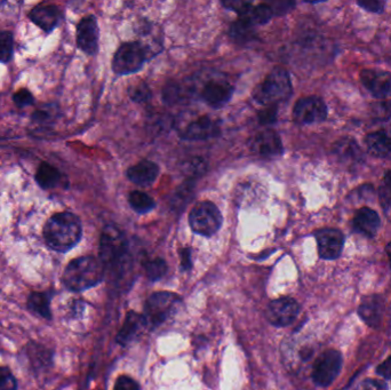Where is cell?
I'll list each match as a JSON object with an SVG mask.
<instances>
[{
	"label": "cell",
	"instance_id": "obj_1",
	"mask_svg": "<svg viewBox=\"0 0 391 390\" xmlns=\"http://www.w3.org/2000/svg\"><path fill=\"white\" fill-rule=\"evenodd\" d=\"M43 235L51 250L66 253L78 244L83 235V227L78 216L73 213H56L43 226Z\"/></svg>",
	"mask_w": 391,
	"mask_h": 390
},
{
	"label": "cell",
	"instance_id": "obj_2",
	"mask_svg": "<svg viewBox=\"0 0 391 390\" xmlns=\"http://www.w3.org/2000/svg\"><path fill=\"white\" fill-rule=\"evenodd\" d=\"M105 273L100 259L90 255L80 256L67 265L62 275V283L69 291H86L102 282Z\"/></svg>",
	"mask_w": 391,
	"mask_h": 390
},
{
	"label": "cell",
	"instance_id": "obj_3",
	"mask_svg": "<svg viewBox=\"0 0 391 390\" xmlns=\"http://www.w3.org/2000/svg\"><path fill=\"white\" fill-rule=\"evenodd\" d=\"M128 260V244L124 233L115 226H108L100 239V261L105 271L122 274L130 263Z\"/></svg>",
	"mask_w": 391,
	"mask_h": 390
},
{
	"label": "cell",
	"instance_id": "obj_4",
	"mask_svg": "<svg viewBox=\"0 0 391 390\" xmlns=\"http://www.w3.org/2000/svg\"><path fill=\"white\" fill-rule=\"evenodd\" d=\"M292 82L290 75L283 68H276L267 78L255 88L253 98L264 107H276L292 95Z\"/></svg>",
	"mask_w": 391,
	"mask_h": 390
},
{
	"label": "cell",
	"instance_id": "obj_5",
	"mask_svg": "<svg viewBox=\"0 0 391 390\" xmlns=\"http://www.w3.org/2000/svg\"><path fill=\"white\" fill-rule=\"evenodd\" d=\"M222 216L217 205L211 201H200L189 213V224L194 233L200 236L211 237L222 226Z\"/></svg>",
	"mask_w": 391,
	"mask_h": 390
},
{
	"label": "cell",
	"instance_id": "obj_6",
	"mask_svg": "<svg viewBox=\"0 0 391 390\" xmlns=\"http://www.w3.org/2000/svg\"><path fill=\"white\" fill-rule=\"evenodd\" d=\"M180 297L171 292H157L145 303V318L149 327H158L177 312Z\"/></svg>",
	"mask_w": 391,
	"mask_h": 390
},
{
	"label": "cell",
	"instance_id": "obj_7",
	"mask_svg": "<svg viewBox=\"0 0 391 390\" xmlns=\"http://www.w3.org/2000/svg\"><path fill=\"white\" fill-rule=\"evenodd\" d=\"M147 61V51L141 43H125L113 56V70L118 76L137 73Z\"/></svg>",
	"mask_w": 391,
	"mask_h": 390
},
{
	"label": "cell",
	"instance_id": "obj_8",
	"mask_svg": "<svg viewBox=\"0 0 391 390\" xmlns=\"http://www.w3.org/2000/svg\"><path fill=\"white\" fill-rule=\"evenodd\" d=\"M328 114V105L324 100L315 95L298 100L293 109V118L301 125H311L324 122Z\"/></svg>",
	"mask_w": 391,
	"mask_h": 390
},
{
	"label": "cell",
	"instance_id": "obj_9",
	"mask_svg": "<svg viewBox=\"0 0 391 390\" xmlns=\"http://www.w3.org/2000/svg\"><path fill=\"white\" fill-rule=\"evenodd\" d=\"M342 367V356L336 350L323 352L313 364V379L320 387H328L339 376Z\"/></svg>",
	"mask_w": 391,
	"mask_h": 390
},
{
	"label": "cell",
	"instance_id": "obj_10",
	"mask_svg": "<svg viewBox=\"0 0 391 390\" xmlns=\"http://www.w3.org/2000/svg\"><path fill=\"white\" fill-rule=\"evenodd\" d=\"M363 86L377 100L391 96V73L379 68H370L360 71Z\"/></svg>",
	"mask_w": 391,
	"mask_h": 390
},
{
	"label": "cell",
	"instance_id": "obj_11",
	"mask_svg": "<svg viewBox=\"0 0 391 390\" xmlns=\"http://www.w3.org/2000/svg\"><path fill=\"white\" fill-rule=\"evenodd\" d=\"M319 256L324 260H335L345 246V235L339 229L325 228L315 233Z\"/></svg>",
	"mask_w": 391,
	"mask_h": 390
},
{
	"label": "cell",
	"instance_id": "obj_12",
	"mask_svg": "<svg viewBox=\"0 0 391 390\" xmlns=\"http://www.w3.org/2000/svg\"><path fill=\"white\" fill-rule=\"evenodd\" d=\"M300 312V306L292 297H281L269 303L267 318L276 327H287L292 324Z\"/></svg>",
	"mask_w": 391,
	"mask_h": 390
},
{
	"label": "cell",
	"instance_id": "obj_13",
	"mask_svg": "<svg viewBox=\"0 0 391 390\" xmlns=\"http://www.w3.org/2000/svg\"><path fill=\"white\" fill-rule=\"evenodd\" d=\"M249 148L255 154H259L261 157H278L284 152L281 137L275 131L269 128L256 133L251 139Z\"/></svg>",
	"mask_w": 391,
	"mask_h": 390
},
{
	"label": "cell",
	"instance_id": "obj_14",
	"mask_svg": "<svg viewBox=\"0 0 391 390\" xmlns=\"http://www.w3.org/2000/svg\"><path fill=\"white\" fill-rule=\"evenodd\" d=\"M77 45L87 56H95L99 51V26L93 15H88L77 26Z\"/></svg>",
	"mask_w": 391,
	"mask_h": 390
},
{
	"label": "cell",
	"instance_id": "obj_15",
	"mask_svg": "<svg viewBox=\"0 0 391 390\" xmlns=\"http://www.w3.org/2000/svg\"><path fill=\"white\" fill-rule=\"evenodd\" d=\"M220 132L219 122L212 120L209 116L200 117L184 128V131L181 133V137L183 140L188 141L207 140L217 137Z\"/></svg>",
	"mask_w": 391,
	"mask_h": 390
},
{
	"label": "cell",
	"instance_id": "obj_16",
	"mask_svg": "<svg viewBox=\"0 0 391 390\" xmlns=\"http://www.w3.org/2000/svg\"><path fill=\"white\" fill-rule=\"evenodd\" d=\"M234 94V88L229 83L222 80H213L207 83L202 90V99L211 108H222L229 102Z\"/></svg>",
	"mask_w": 391,
	"mask_h": 390
},
{
	"label": "cell",
	"instance_id": "obj_17",
	"mask_svg": "<svg viewBox=\"0 0 391 390\" xmlns=\"http://www.w3.org/2000/svg\"><path fill=\"white\" fill-rule=\"evenodd\" d=\"M30 20L45 32H52L60 23L62 18L61 9L56 5L41 4L33 7L29 13Z\"/></svg>",
	"mask_w": 391,
	"mask_h": 390
},
{
	"label": "cell",
	"instance_id": "obj_18",
	"mask_svg": "<svg viewBox=\"0 0 391 390\" xmlns=\"http://www.w3.org/2000/svg\"><path fill=\"white\" fill-rule=\"evenodd\" d=\"M333 154L342 164L356 167L364 162V154L353 137H342L334 144Z\"/></svg>",
	"mask_w": 391,
	"mask_h": 390
},
{
	"label": "cell",
	"instance_id": "obj_19",
	"mask_svg": "<svg viewBox=\"0 0 391 390\" xmlns=\"http://www.w3.org/2000/svg\"><path fill=\"white\" fill-rule=\"evenodd\" d=\"M353 226L356 233L368 238H373L381 226V218L377 211L372 210L371 207H362L357 211Z\"/></svg>",
	"mask_w": 391,
	"mask_h": 390
},
{
	"label": "cell",
	"instance_id": "obj_20",
	"mask_svg": "<svg viewBox=\"0 0 391 390\" xmlns=\"http://www.w3.org/2000/svg\"><path fill=\"white\" fill-rule=\"evenodd\" d=\"M364 141L367 152L373 157L391 159V133L385 130L372 132L366 135Z\"/></svg>",
	"mask_w": 391,
	"mask_h": 390
},
{
	"label": "cell",
	"instance_id": "obj_21",
	"mask_svg": "<svg viewBox=\"0 0 391 390\" xmlns=\"http://www.w3.org/2000/svg\"><path fill=\"white\" fill-rule=\"evenodd\" d=\"M158 174L160 167L150 160H142L137 165L130 167L127 171V178L130 181L141 186H148L154 184Z\"/></svg>",
	"mask_w": 391,
	"mask_h": 390
},
{
	"label": "cell",
	"instance_id": "obj_22",
	"mask_svg": "<svg viewBox=\"0 0 391 390\" xmlns=\"http://www.w3.org/2000/svg\"><path fill=\"white\" fill-rule=\"evenodd\" d=\"M145 325H147V322H145V316L139 315L137 312H128L127 316L125 318L122 330L119 331L117 341L122 346H126L130 344V341H133L142 333Z\"/></svg>",
	"mask_w": 391,
	"mask_h": 390
},
{
	"label": "cell",
	"instance_id": "obj_23",
	"mask_svg": "<svg viewBox=\"0 0 391 390\" xmlns=\"http://www.w3.org/2000/svg\"><path fill=\"white\" fill-rule=\"evenodd\" d=\"M37 184L43 189L48 190L56 188L61 184L63 175L56 167L48 163H41L38 167L35 176Z\"/></svg>",
	"mask_w": 391,
	"mask_h": 390
},
{
	"label": "cell",
	"instance_id": "obj_24",
	"mask_svg": "<svg viewBox=\"0 0 391 390\" xmlns=\"http://www.w3.org/2000/svg\"><path fill=\"white\" fill-rule=\"evenodd\" d=\"M28 309L45 320H52L51 310V297L46 292H31L26 300Z\"/></svg>",
	"mask_w": 391,
	"mask_h": 390
},
{
	"label": "cell",
	"instance_id": "obj_25",
	"mask_svg": "<svg viewBox=\"0 0 391 390\" xmlns=\"http://www.w3.org/2000/svg\"><path fill=\"white\" fill-rule=\"evenodd\" d=\"M381 312H382V302L377 297H370L366 299L360 305L358 309V314L364 322L370 327H377L381 320Z\"/></svg>",
	"mask_w": 391,
	"mask_h": 390
},
{
	"label": "cell",
	"instance_id": "obj_26",
	"mask_svg": "<svg viewBox=\"0 0 391 390\" xmlns=\"http://www.w3.org/2000/svg\"><path fill=\"white\" fill-rule=\"evenodd\" d=\"M26 355L29 357L30 364L35 370H39L52 364L53 352L41 344H29L26 348Z\"/></svg>",
	"mask_w": 391,
	"mask_h": 390
},
{
	"label": "cell",
	"instance_id": "obj_27",
	"mask_svg": "<svg viewBox=\"0 0 391 390\" xmlns=\"http://www.w3.org/2000/svg\"><path fill=\"white\" fill-rule=\"evenodd\" d=\"M194 196V181L192 179H189L182 186L177 188V191L174 194L171 199V206L173 210L181 211L184 210V207L192 201Z\"/></svg>",
	"mask_w": 391,
	"mask_h": 390
},
{
	"label": "cell",
	"instance_id": "obj_28",
	"mask_svg": "<svg viewBox=\"0 0 391 390\" xmlns=\"http://www.w3.org/2000/svg\"><path fill=\"white\" fill-rule=\"evenodd\" d=\"M128 201H130V207L135 212L141 213V214L150 212L156 206V203H155L152 197L142 191L130 192Z\"/></svg>",
	"mask_w": 391,
	"mask_h": 390
},
{
	"label": "cell",
	"instance_id": "obj_29",
	"mask_svg": "<svg viewBox=\"0 0 391 390\" xmlns=\"http://www.w3.org/2000/svg\"><path fill=\"white\" fill-rule=\"evenodd\" d=\"M252 24H249L246 21L239 20L232 24L230 28V36L234 41L238 43H246L251 41L254 36V29Z\"/></svg>",
	"mask_w": 391,
	"mask_h": 390
},
{
	"label": "cell",
	"instance_id": "obj_30",
	"mask_svg": "<svg viewBox=\"0 0 391 390\" xmlns=\"http://www.w3.org/2000/svg\"><path fill=\"white\" fill-rule=\"evenodd\" d=\"M14 52L12 32L0 31V63H9Z\"/></svg>",
	"mask_w": 391,
	"mask_h": 390
},
{
	"label": "cell",
	"instance_id": "obj_31",
	"mask_svg": "<svg viewBox=\"0 0 391 390\" xmlns=\"http://www.w3.org/2000/svg\"><path fill=\"white\" fill-rule=\"evenodd\" d=\"M183 172L188 174L189 176L194 178V176H200L207 171V163L206 160L202 157H194L192 159H188L183 163Z\"/></svg>",
	"mask_w": 391,
	"mask_h": 390
},
{
	"label": "cell",
	"instance_id": "obj_32",
	"mask_svg": "<svg viewBox=\"0 0 391 390\" xmlns=\"http://www.w3.org/2000/svg\"><path fill=\"white\" fill-rule=\"evenodd\" d=\"M145 268L148 278L151 280H158L166 274L167 265L162 259H155L145 263Z\"/></svg>",
	"mask_w": 391,
	"mask_h": 390
},
{
	"label": "cell",
	"instance_id": "obj_33",
	"mask_svg": "<svg viewBox=\"0 0 391 390\" xmlns=\"http://www.w3.org/2000/svg\"><path fill=\"white\" fill-rule=\"evenodd\" d=\"M380 201L385 210L391 209V171L385 173L382 184L380 186Z\"/></svg>",
	"mask_w": 391,
	"mask_h": 390
},
{
	"label": "cell",
	"instance_id": "obj_34",
	"mask_svg": "<svg viewBox=\"0 0 391 390\" xmlns=\"http://www.w3.org/2000/svg\"><path fill=\"white\" fill-rule=\"evenodd\" d=\"M18 380L9 367H0V390H18Z\"/></svg>",
	"mask_w": 391,
	"mask_h": 390
},
{
	"label": "cell",
	"instance_id": "obj_35",
	"mask_svg": "<svg viewBox=\"0 0 391 390\" xmlns=\"http://www.w3.org/2000/svg\"><path fill=\"white\" fill-rule=\"evenodd\" d=\"M130 99L134 100L135 102H145L147 100L151 98V90L145 83H137L130 88Z\"/></svg>",
	"mask_w": 391,
	"mask_h": 390
},
{
	"label": "cell",
	"instance_id": "obj_36",
	"mask_svg": "<svg viewBox=\"0 0 391 390\" xmlns=\"http://www.w3.org/2000/svg\"><path fill=\"white\" fill-rule=\"evenodd\" d=\"M56 112L54 105H52L51 109H47L46 105V107L39 109V110L36 111L35 114L32 115V120L37 122V124H41V125H48V124H52L53 120L56 118Z\"/></svg>",
	"mask_w": 391,
	"mask_h": 390
},
{
	"label": "cell",
	"instance_id": "obj_37",
	"mask_svg": "<svg viewBox=\"0 0 391 390\" xmlns=\"http://www.w3.org/2000/svg\"><path fill=\"white\" fill-rule=\"evenodd\" d=\"M15 105H18L19 108H24L35 103V98L32 95L31 92L26 88L18 90L13 96Z\"/></svg>",
	"mask_w": 391,
	"mask_h": 390
},
{
	"label": "cell",
	"instance_id": "obj_38",
	"mask_svg": "<svg viewBox=\"0 0 391 390\" xmlns=\"http://www.w3.org/2000/svg\"><path fill=\"white\" fill-rule=\"evenodd\" d=\"M113 390H141L139 384L127 376H119L115 384Z\"/></svg>",
	"mask_w": 391,
	"mask_h": 390
},
{
	"label": "cell",
	"instance_id": "obj_39",
	"mask_svg": "<svg viewBox=\"0 0 391 390\" xmlns=\"http://www.w3.org/2000/svg\"><path fill=\"white\" fill-rule=\"evenodd\" d=\"M357 5L365 9L367 12L382 13L385 11V1H379V0H370V1H357Z\"/></svg>",
	"mask_w": 391,
	"mask_h": 390
},
{
	"label": "cell",
	"instance_id": "obj_40",
	"mask_svg": "<svg viewBox=\"0 0 391 390\" xmlns=\"http://www.w3.org/2000/svg\"><path fill=\"white\" fill-rule=\"evenodd\" d=\"M180 94L181 92L179 88H177V85H167V88L164 90L165 102H177V100L180 99Z\"/></svg>",
	"mask_w": 391,
	"mask_h": 390
},
{
	"label": "cell",
	"instance_id": "obj_41",
	"mask_svg": "<svg viewBox=\"0 0 391 390\" xmlns=\"http://www.w3.org/2000/svg\"><path fill=\"white\" fill-rule=\"evenodd\" d=\"M356 390H388L387 389V386L383 384L382 381H379V380H372V379H367V380H364V381L360 382L358 384V387L356 388Z\"/></svg>",
	"mask_w": 391,
	"mask_h": 390
},
{
	"label": "cell",
	"instance_id": "obj_42",
	"mask_svg": "<svg viewBox=\"0 0 391 390\" xmlns=\"http://www.w3.org/2000/svg\"><path fill=\"white\" fill-rule=\"evenodd\" d=\"M276 116H277V108L276 107H268L266 110L261 111L259 118H260L261 124L268 125V124H273L275 122Z\"/></svg>",
	"mask_w": 391,
	"mask_h": 390
},
{
	"label": "cell",
	"instance_id": "obj_43",
	"mask_svg": "<svg viewBox=\"0 0 391 390\" xmlns=\"http://www.w3.org/2000/svg\"><path fill=\"white\" fill-rule=\"evenodd\" d=\"M377 372L383 378L391 380V356L377 367Z\"/></svg>",
	"mask_w": 391,
	"mask_h": 390
},
{
	"label": "cell",
	"instance_id": "obj_44",
	"mask_svg": "<svg viewBox=\"0 0 391 390\" xmlns=\"http://www.w3.org/2000/svg\"><path fill=\"white\" fill-rule=\"evenodd\" d=\"M293 6H294V3H277L275 4V7H271V9H273V15H281L288 12Z\"/></svg>",
	"mask_w": 391,
	"mask_h": 390
},
{
	"label": "cell",
	"instance_id": "obj_45",
	"mask_svg": "<svg viewBox=\"0 0 391 390\" xmlns=\"http://www.w3.org/2000/svg\"><path fill=\"white\" fill-rule=\"evenodd\" d=\"M182 265L184 268H189L192 263H190V250L186 248L182 251Z\"/></svg>",
	"mask_w": 391,
	"mask_h": 390
},
{
	"label": "cell",
	"instance_id": "obj_46",
	"mask_svg": "<svg viewBox=\"0 0 391 390\" xmlns=\"http://www.w3.org/2000/svg\"><path fill=\"white\" fill-rule=\"evenodd\" d=\"M385 252H387V255H388L389 258V263H390L391 267V242L389 243L387 246H385Z\"/></svg>",
	"mask_w": 391,
	"mask_h": 390
}]
</instances>
